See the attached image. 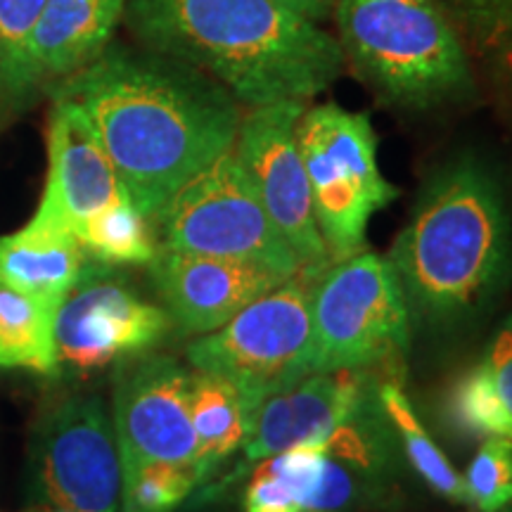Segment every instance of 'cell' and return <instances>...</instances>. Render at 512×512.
<instances>
[{
    "instance_id": "cell-15",
    "label": "cell",
    "mask_w": 512,
    "mask_h": 512,
    "mask_svg": "<svg viewBox=\"0 0 512 512\" xmlns=\"http://www.w3.org/2000/svg\"><path fill=\"white\" fill-rule=\"evenodd\" d=\"M373 375L375 370L313 373L268 396L256 411L235 477L247 475L259 463L290 448L323 444L351 413Z\"/></svg>"
},
{
    "instance_id": "cell-16",
    "label": "cell",
    "mask_w": 512,
    "mask_h": 512,
    "mask_svg": "<svg viewBox=\"0 0 512 512\" xmlns=\"http://www.w3.org/2000/svg\"><path fill=\"white\" fill-rule=\"evenodd\" d=\"M124 8L126 0H46L31 48L38 79H69L98 60Z\"/></svg>"
},
{
    "instance_id": "cell-7",
    "label": "cell",
    "mask_w": 512,
    "mask_h": 512,
    "mask_svg": "<svg viewBox=\"0 0 512 512\" xmlns=\"http://www.w3.org/2000/svg\"><path fill=\"white\" fill-rule=\"evenodd\" d=\"M320 273L316 268H302L283 285L254 299L223 328L190 344L192 368L233 382L252 425L268 396L306 377L311 294Z\"/></svg>"
},
{
    "instance_id": "cell-13",
    "label": "cell",
    "mask_w": 512,
    "mask_h": 512,
    "mask_svg": "<svg viewBox=\"0 0 512 512\" xmlns=\"http://www.w3.org/2000/svg\"><path fill=\"white\" fill-rule=\"evenodd\" d=\"M150 275L169 318L185 335H209L285 283V275L249 261L159 247Z\"/></svg>"
},
{
    "instance_id": "cell-28",
    "label": "cell",
    "mask_w": 512,
    "mask_h": 512,
    "mask_svg": "<svg viewBox=\"0 0 512 512\" xmlns=\"http://www.w3.org/2000/svg\"><path fill=\"white\" fill-rule=\"evenodd\" d=\"M275 3L285 5V8H290L294 12H299V15L313 19V22L323 19L330 10V0H275Z\"/></svg>"
},
{
    "instance_id": "cell-8",
    "label": "cell",
    "mask_w": 512,
    "mask_h": 512,
    "mask_svg": "<svg viewBox=\"0 0 512 512\" xmlns=\"http://www.w3.org/2000/svg\"><path fill=\"white\" fill-rule=\"evenodd\" d=\"M155 228L162 247L176 252L249 261L285 278L304 268L233 150L190 178L166 204Z\"/></svg>"
},
{
    "instance_id": "cell-25",
    "label": "cell",
    "mask_w": 512,
    "mask_h": 512,
    "mask_svg": "<svg viewBox=\"0 0 512 512\" xmlns=\"http://www.w3.org/2000/svg\"><path fill=\"white\" fill-rule=\"evenodd\" d=\"M200 484L192 467L143 465L121 475L124 512H174Z\"/></svg>"
},
{
    "instance_id": "cell-3",
    "label": "cell",
    "mask_w": 512,
    "mask_h": 512,
    "mask_svg": "<svg viewBox=\"0 0 512 512\" xmlns=\"http://www.w3.org/2000/svg\"><path fill=\"white\" fill-rule=\"evenodd\" d=\"M387 261L418 323L456 328L489 309L512 275V230L494 174L475 157L439 169Z\"/></svg>"
},
{
    "instance_id": "cell-23",
    "label": "cell",
    "mask_w": 512,
    "mask_h": 512,
    "mask_svg": "<svg viewBox=\"0 0 512 512\" xmlns=\"http://www.w3.org/2000/svg\"><path fill=\"white\" fill-rule=\"evenodd\" d=\"M46 0H0V98L19 102L34 91V34Z\"/></svg>"
},
{
    "instance_id": "cell-26",
    "label": "cell",
    "mask_w": 512,
    "mask_h": 512,
    "mask_svg": "<svg viewBox=\"0 0 512 512\" xmlns=\"http://www.w3.org/2000/svg\"><path fill=\"white\" fill-rule=\"evenodd\" d=\"M467 505L477 512H496L512 501V439L489 437L467 467Z\"/></svg>"
},
{
    "instance_id": "cell-20",
    "label": "cell",
    "mask_w": 512,
    "mask_h": 512,
    "mask_svg": "<svg viewBox=\"0 0 512 512\" xmlns=\"http://www.w3.org/2000/svg\"><path fill=\"white\" fill-rule=\"evenodd\" d=\"M323 460V444H309L259 463L245 491V512H306Z\"/></svg>"
},
{
    "instance_id": "cell-9",
    "label": "cell",
    "mask_w": 512,
    "mask_h": 512,
    "mask_svg": "<svg viewBox=\"0 0 512 512\" xmlns=\"http://www.w3.org/2000/svg\"><path fill=\"white\" fill-rule=\"evenodd\" d=\"M31 467L53 508L117 512L121 458L100 396L69 394L43 411L31 439Z\"/></svg>"
},
{
    "instance_id": "cell-10",
    "label": "cell",
    "mask_w": 512,
    "mask_h": 512,
    "mask_svg": "<svg viewBox=\"0 0 512 512\" xmlns=\"http://www.w3.org/2000/svg\"><path fill=\"white\" fill-rule=\"evenodd\" d=\"M169 313L145 302L112 264H83L55 316V373L86 375L157 347Z\"/></svg>"
},
{
    "instance_id": "cell-5",
    "label": "cell",
    "mask_w": 512,
    "mask_h": 512,
    "mask_svg": "<svg viewBox=\"0 0 512 512\" xmlns=\"http://www.w3.org/2000/svg\"><path fill=\"white\" fill-rule=\"evenodd\" d=\"M408 344L411 313L387 259L358 252L318 275L306 375L387 368L399 380Z\"/></svg>"
},
{
    "instance_id": "cell-2",
    "label": "cell",
    "mask_w": 512,
    "mask_h": 512,
    "mask_svg": "<svg viewBox=\"0 0 512 512\" xmlns=\"http://www.w3.org/2000/svg\"><path fill=\"white\" fill-rule=\"evenodd\" d=\"M152 53L200 69L240 105L316 98L342 76L337 38L275 0H126Z\"/></svg>"
},
{
    "instance_id": "cell-12",
    "label": "cell",
    "mask_w": 512,
    "mask_h": 512,
    "mask_svg": "<svg viewBox=\"0 0 512 512\" xmlns=\"http://www.w3.org/2000/svg\"><path fill=\"white\" fill-rule=\"evenodd\" d=\"M190 373L171 356L126 361L114 384V434L121 475L143 465L197 463L190 418Z\"/></svg>"
},
{
    "instance_id": "cell-1",
    "label": "cell",
    "mask_w": 512,
    "mask_h": 512,
    "mask_svg": "<svg viewBox=\"0 0 512 512\" xmlns=\"http://www.w3.org/2000/svg\"><path fill=\"white\" fill-rule=\"evenodd\" d=\"M57 98L81 107L152 228L190 178L233 150L242 121L240 102L200 69L126 48H105Z\"/></svg>"
},
{
    "instance_id": "cell-22",
    "label": "cell",
    "mask_w": 512,
    "mask_h": 512,
    "mask_svg": "<svg viewBox=\"0 0 512 512\" xmlns=\"http://www.w3.org/2000/svg\"><path fill=\"white\" fill-rule=\"evenodd\" d=\"M79 242L88 254L105 264H150L159 249L152 223L131 200L112 204L86 221L79 230Z\"/></svg>"
},
{
    "instance_id": "cell-11",
    "label": "cell",
    "mask_w": 512,
    "mask_h": 512,
    "mask_svg": "<svg viewBox=\"0 0 512 512\" xmlns=\"http://www.w3.org/2000/svg\"><path fill=\"white\" fill-rule=\"evenodd\" d=\"M304 110L299 100L252 107L240 121L233 152L302 266L325 271L332 256L313 214L309 176L297 145V121Z\"/></svg>"
},
{
    "instance_id": "cell-29",
    "label": "cell",
    "mask_w": 512,
    "mask_h": 512,
    "mask_svg": "<svg viewBox=\"0 0 512 512\" xmlns=\"http://www.w3.org/2000/svg\"><path fill=\"white\" fill-rule=\"evenodd\" d=\"M496 512H512V501L510 503H505L501 510H496Z\"/></svg>"
},
{
    "instance_id": "cell-14",
    "label": "cell",
    "mask_w": 512,
    "mask_h": 512,
    "mask_svg": "<svg viewBox=\"0 0 512 512\" xmlns=\"http://www.w3.org/2000/svg\"><path fill=\"white\" fill-rule=\"evenodd\" d=\"M48 181L36 216L79 230L128 192L98 133L72 100L57 98L48 124Z\"/></svg>"
},
{
    "instance_id": "cell-18",
    "label": "cell",
    "mask_w": 512,
    "mask_h": 512,
    "mask_svg": "<svg viewBox=\"0 0 512 512\" xmlns=\"http://www.w3.org/2000/svg\"><path fill=\"white\" fill-rule=\"evenodd\" d=\"M190 418L197 439V482H207L252 432L242 396L233 382L195 370L190 377Z\"/></svg>"
},
{
    "instance_id": "cell-21",
    "label": "cell",
    "mask_w": 512,
    "mask_h": 512,
    "mask_svg": "<svg viewBox=\"0 0 512 512\" xmlns=\"http://www.w3.org/2000/svg\"><path fill=\"white\" fill-rule=\"evenodd\" d=\"M377 394H380L384 413L392 422L399 444L406 451V458L413 465V470L425 479V484L430 486L434 494L444 496L453 503L467 505L463 475L453 470L448 458L439 451V446L434 444V439L422 427L411 401H408V396L399 387V380L382 377L380 384H377Z\"/></svg>"
},
{
    "instance_id": "cell-19",
    "label": "cell",
    "mask_w": 512,
    "mask_h": 512,
    "mask_svg": "<svg viewBox=\"0 0 512 512\" xmlns=\"http://www.w3.org/2000/svg\"><path fill=\"white\" fill-rule=\"evenodd\" d=\"M57 309L0 278V368L55 373Z\"/></svg>"
},
{
    "instance_id": "cell-24",
    "label": "cell",
    "mask_w": 512,
    "mask_h": 512,
    "mask_svg": "<svg viewBox=\"0 0 512 512\" xmlns=\"http://www.w3.org/2000/svg\"><path fill=\"white\" fill-rule=\"evenodd\" d=\"M448 418L465 437L512 439V418L498 399L482 361L453 384L448 396Z\"/></svg>"
},
{
    "instance_id": "cell-4",
    "label": "cell",
    "mask_w": 512,
    "mask_h": 512,
    "mask_svg": "<svg viewBox=\"0 0 512 512\" xmlns=\"http://www.w3.org/2000/svg\"><path fill=\"white\" fill-rule=\"evenodd\" d=\"M344 60L389 105L430 110L475 91L465 41L437 0H337Z\"/></svg>"
},
{
    "instance_id": "cell-6",
    "label": "cell",
    "mask_w": 512,
    "mask_h": 512,
    "mask_svg": "<svg viewBox=\"0 0 512 512\" xmlns=\"http://www.w3.org/2000/svg\"><path fill=\"white\" fill-rule=\"evenodd\" d=\"M297 145L311 185L313 214L332 261L363 252L375 211L389 207L399 188L380 174L370 117L335 102L304 110Z\"/></svg>"
},
{
    "instance_id": "cell-27",
    "label": "cell",
    "mask_w": 512,
    "mask_h": 512,
    "mask_svg": "<svg viewBox=\"0 0 512 512\" xmlns=\"http://www.w3.org/2000/svg\"><path fill=\"white\" fill-rule=\"evenodd\" d=\"M482 366L491 377L498 399L512 418V313L503 320L501 328L491 337Z\"/></svg>"
},
{
    "instance_id": "cell-30",
    "label": "cell",
    "mask_w": 512,
    "mask_h": 512,
    "mask_svg": "<svg viewBox=\"0 0 512 512\" xmlns=\"http://www.w3.org/2000/svg\"><path fill=\"white\" fill-rule=\"evenodd\" d=\"M50 512H69V510H60V508H53Z\"/></svg>"
},
{
    "instance_id": "cell-17",
    "label": "cell",
    "mask_w": 512,
    "mask_h": 512,
    "mask_svg": "<svg viewBox=\"0 0 512 512\" xmlns=\"http://www.w3.org/2000/svg\"><path fill=\"white\" fill-rule=\"evenodd\" d=\"M86 264V249L69 228L34 214L27 226L0 238V278L60 309Z\"/></svg>"
}]
</instances>
